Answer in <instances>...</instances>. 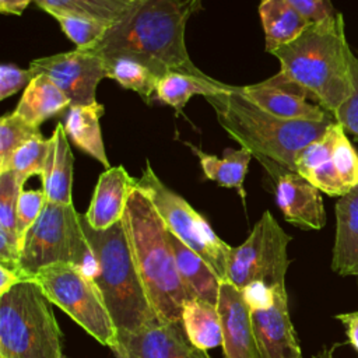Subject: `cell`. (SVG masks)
Listing matches in <instances>:
<instances>
[{"label": "cell", "mask_w": 358, "mask_h": 358, "mask_svg": "<svg viewBox=\"0 0 358 358\" xmlns=\"http://www.w3.org/2000/svg\"><path fill=\"white\" fill-rule=\"evenodd\" d=\"M201 8L203 0H133L91 50L102 57L136 59L159 78L171 71L208 77L193 64L185 45L186 22Z\"/></svg>", "instance_id": "6da1fadb"}, {"label": "cell", "mask_w": 358, "mask_h": 358, "mask_svg": "<svg viewBox=\"0 0 358 358\" xmlns=\"http://www.w3.org/2000/svg\"><path fill=\"white\" fill-rule=\"evenodd\" d=\"M350 48L343 14L313 22L292 42L271 52L280 71L302 87L319 106L331 115L352 94Z\"/></svg>", "instance_id": "7a4b0ae2"}, {"label": "cell", "mask_w": 358, "mask_h": 358, "mask_svg": "<svg viewBox=\"0 0 358 358\" xmlns=\"http://www.w3.org/2000/svg\"><path fill=\"white\" fill-rule=\"evenodd\" d=\"M206 99L213 106L221 127L241 147L260 161H273L294 172L299 152L320 138L336 122L334 117L320 122L277 117L243 96L238 85L208 95Z\"/></svg>", "instance_id": "3957f363"}, {"label": "cell", "mask_w": 358, "mask_h": 358, "mask_svg": "<svg viewBox=\"0 0 358 358\" xmlns=\"http://www.w3.org/2000/svg\"><path fill=\"white\" fill-rule=\"evenodd\" d=\"M122 224L158 322H179L183 305L190 298L176 268L168 229L151 200L137 186L129 196Z\"/></svg>", "instance_id": "277c9868"}, {"label": "cell", "mask_w": 358, "mask_h": 358, "mask_svg": "<svg viewBox=\"0 0 358 358\" xmlns=\"http://www.w3.org/2000/svg\"><path fill=\"white\" fill-rule=\"evenodd\" d=\"M80 224L96 260L94 277L119 336L157 324L158 317L136 267L122 221L106 229H94L84 214Z\"/></svg>", "instance_id": "5b68a950"}, {"label": "cell", "mask_w": 358, "mask_h": 358, "mask_svg": "<svg viewBox=\"0 0 358 358\" xmlns=\"http://www.w3.org/2000/svg\"><path fill=\"white\" fill-rule=\"evenodd\" d=\"M52 305L34 280L0 295V358H63Z\"/></svg>", "instance_id": "8992f818"}, {"label": "cell", "mask_w": 358, "mask_h": 358, "mask_svg": "<svg viewBox=\"0 0 358 358\" xmlns=\"http://www.w3.org/2000/svg\"><path fill=\"white\" fill-rule=\"evenodd\" d=\"M69 263L95 277L96 260L80 224V214L73 204L46 201L39 218L25 235L20 270L32 280L42 268Z\"/></svg>", "instance_id": "52a82bcc"}, {"label": "cell", "mask_w": 358, "mask_h": 358, "mask_svg": "<svg viewBox=\"0 0 358 358\" xmlns=\"http://www.w3.org/2000/svg\"><path fill=\"white\" fill-rule=\"evenodd\" d=\"M32 280L53 305L67 313L98 343L110 350L117 347L116 327L92 277L74 264L57 263L39 270Z\"/></svg>", "instance_id": "ba28073f"}, {"label": "cell", "mask_w": 358, "mask_h": 358, "mask_svg": "<svg viewBox=\"0 0 358 358\" xmlns=\"http://www.w3.org/2000/svg\"><path fill=\"white\" fill-rule=\"evenodd\" d=\"M136 186L151 200L168 231L196 252L224 281L232 248L214 232L207 220L180 194L169 189L148 161L141 176L136 179Z\"/></svg>", "instance_id": "9c48e42d"}, {"label": "cell", "mask_w": 358, "mask_h": 358, "mask_svg": "<svg viewBox=\"0 0 358 358\" xmlns=\"http://www.w3.org/2000/svg\"><path fill=\"white\" fill-rule=\"evenodd\" d=\"M291 236L280 227L267 210L255 224L246 241L232 248L225 280L245 288L252 281H263L273 288H285V274L289 266L288 245Z\"/></svg>", "instance_id": "30bf717a"}, {"label": "cell", "mask_w": 358, "mask_h": 358, "mask_svg": "<svg viewBox=\"0 0 358 358\" xmlns=\"http://www.w3.org/2000/svg\"><path fill=\"white\" fill-rule=\"evenodd\" d=\"M295 165L299 175L331 197L358 185V154L337 122L299 152Z\"/></svg>", "instance_id": "8fae6325"}, {"label": "cell", "mask_w": 358, "mask_h": 358, "mask_svg": "<svg viewBox=\"0 0 358 358\" xmlns=\"http://www.w3.org/2000/svg\"><path fill=\"white\" fill-rule=\"evenodd\" d=\"M28 69L34 76H48L70 99L71 105L96 102V85L102 78H106L103 59L91 49L81 48L35 59L29 63Z\"/></svg>", "instance_id": "7c38bea8"}, {"label": "cell", "mask_w": 358, "mask_h": 358, "mask_svg": "<svg viewBox=\"0 0 358 358\" xmlns=\"http://www.w3.org/2000/svg\"><path fill=\"white\" fill-rule=\"evenodd\" d=\"M263 166L274 179V196L285 221L302 229H322L326 211L320 190L298 172L262 159Z\"/></svg>", "instance_id": "4fadbf2b"}, {"label": "cell", "mask_w": 358, "mask_h": 358, "mask_svg": "<svg viewBox=\"0 0 358 358\" xmlns=\"http://www.w3.org/2000/svg\"><path fill=\"white\" fill-rule=\"evenodd\" d=\"M238 91L263 110L282 119L326 120L333 117L330 112L310 103L309 94L281 71L257 84L238 87Z\"/></svg>", "instance_id": "5bb4252c"}, {"label": "cell", "mask_w": 358, "mask_h": 358, "mask_svg": "<svg viewBox=\"0 0 358 358\" xmlns=\"http://www.w3.org/2000/svg\"><path fill=\"white\" fill-rule=\"evenodd\" d=\"M116 358H210L186 336L182 320L157 323L137 333L117 337Z\"/></svg>", "instance_id": "9a60e30c"}, {"label": "cell", "mask_w": 358, "mask_h": 358, "mask_svg": "<svg viewBox=\"0 0 358 358\" xmlns=\"http://www.w3.org/2000/svg\"><path fill=\"white\" fill-rule=\"evenodd\" d=\"M217 308L222 330L225 358H260L253 333L252 310L242 291L224 280L220 285Z\"/></svg>", "instance_id": "2e32d148"}, {"label": "cell", "mask_w": 358, "mask_h": 358, "mask_svg": "<svg viewBox=\"0 0 358 358\" xmlns=\"http://www.w3.org/2000/svg\"><path fill=\"white\" fill-rule=\"evenodd\" d=\"M252 323L260 358H303L289 316L287 289L275 291L270 309L252 310Z\"/></svg>", "instance_id": "e0dca14e"}, {"label": "cell", "mask_w": 358, "mask_h": 358, "mask_svg": "<svg viewBox=\"0 0 358 358\" xmlns=\"http://www.w3.org/2000/svg\"><path fill=\"white\" fill-rule=\"evenodd\" d=\"M136 187L123 165L110 166L98 178L85 220L94 229H106L122 221L129 196Z\"/></svg>", "instance_id": "ac0fdd59"}, {"label": "cell", "mask_w": 358, "mask_h": 358, "mask_svg": "<svg viewBox=\"0 0 358 358\" xmlns=\"http://www.w3.org/2000/svg\"><path fill=\"white\" fill-rule=\"evenodd\" d=\"M331 270L344 277H358V185L336 203Z\"/></svg>", "instance_id": "d6986e66"}, {"label": "cell", "mask_w": 358, "mask_h": 358, "mask_svg": "<svg viewBox=\"0 0 358 358\" xmlns=\"http://www.w3.org/2000/svg\"><path fill=\"white\" fill-rule=\"evenodd\" d=\"M67 134L62 123H57L49 144V152L42 178V190L46 200L59 204L71 203L74 157L70 150Z\"/></svg>", "instance_id": "ffe728a7"}, {"label": "cell", "mask_w": 358, "mask_h": 358, "mask_svg": "<svg viewBox=\"0 0 358 358\" xmlns=\"http://www.w3.org/2000/svg\"><path fill=\"white\" fill-rule=\"evenodd\" d=\"M168 239L175 255L179 277L189 298H201L217 305L221 285L218 275L196 252L187 248L169 231Z\"/></svg>", "instance_id": "44dd1931"}, {"label": "cell", "mask_w": 358, "mask_h": 358, "mask_svg": "<svg viewBox=\"0 0 358 358\" xmlns=\"http://www.w3.org/2000/svg\"><path fill=\"white\" fill-rule=\"evenodd\" d=\"M103 110V105L98 102L88 105H71L64 113L62 124L67 137L81 151L95 158L108 169L110 166L105 152L99 123Z\"/></svg>", "instance_id": "7402d4cb"}, {"label": "cell", "mask_w": 358, "mask_h": 358, "mask_svg": "<svg viewBox=\"0 0 358 358\" xmlns=\"http://www.w3.org/2000/svg\"><path fill=\"white\" fill-rule=\"evenodd\" d=\"M70 105V99L48 76L36 74L24 90L14 113L39 129L45 120L69 109Z\"/></svg>", "instance_id": "603a6c76"}, {"label": "cell", "mask_w": 358, "mask_h": 358, "mask_svg": "<svg viewBox=\"0 0 358 358\" xmlns=\"http://www.w3.org/2000/svg\"><path fill=\"white\" fill-rule=\"evenodd\" d=\"M259 14L268 53L292 42L310 25L287 0H260Z\"/></svg>", "instance_id": "cb8c5ba5"}, {"label": "cell", "mask_w": 358, "mask_h": 358, "mask_svg": "<svg viewBox=\"0 0 358 358\" xmlns=\"http://www.w3.org/2000/svg\"><path fill=\"white\" fill-rule=\"evenodd\" d=\"M186 145L199 158L200 166L207 179L214 180L215 183H218L222 187L235 189L239 193L242 201L245 203L246 192L243 189V180L248 173L249 162L253 157L250 151H248L243 147H241L239 150L225 148L222 151L224 157L218 158L215 155L201 151L200 148H197L193 144L187 143Z\"/></svg>", "instance_id": "d4e9b609"}, {"label": "cell", "mask_w": 358, "mask_h": 358, "mask_svg": "<svg viewBox=\"0 0 358 358\" xmlns=\"http://www.w3.org/2000/svg\"><path fill=\"white\" fill-rule=\"evenodd\" d=\"M231 88V84L220 83L211 77L201 78L185 73L171 71L159 78L154 98L158 102L169 105L175 110L180 112L186 106L187 101L194 95H203L206 98Z\"/></svg>", "instance_id": "484cf974"}, {"label": "cell", "mask_w": 358, "mask_h": 358, "mask_svg": "<svg viewBox=\"0 0 358 358\" xmlns=\"http://www.w3.org/2000/svg\"><path fill=\"white\" fill-rule=\"evenodd\" d=\"M180 320L187 338L197 348L207 351L222 345L221 319L217 305L201 298H190L183 305Z\"/></svg>", "instance_id": "4316f807"}, {"label": "cell", "mask_w": 358, "mask_h": 358, "mask_svg": "<svg viewBox=\"0 0 358 358\" xmlns=\"http://www.w3.org/2000/svg\"><path fill=\"white\" fill-rule=\"evenodd\" d=\"M34 3L52 17L74 15L113 25L129 11L133 0H34Z\"/></svg>", "instance_id": "83f0119b"}, {"label": "cell", "mask_w": 358, "mask_h": 358, "mask_svg": "<svg viewBox=\"0 0 358 358\" xmlns=\"http://www.w3.org/2000/svg\"><path fill=\"white\" fill-rule=\"evenodd\" d=\"M102 57V56H101ZM106 67V77L117 81L120 87L137 92L144 102L151 103L159 77L141 62L126 57L113 56L102 57Z\"/></svg>", "instance_id": "f1b7e54d"}, {"label": "cell", "mask_w": 358, "mask_h": 358, "mask_svg": "<svg viewBox=\"0 0 358 358\" xmlns=\"http://www.w3.org/2000/svg\"><path fill=\"white\" fill-rule=\"evenodd\" d=\"M49 144L50 140L45 138L39 133L25 141L13 155L8 169L15 172L17 179L22 186L28 178L34 175H43L49 152Z\"/></svg>", "instance_id": "f546056e"}, {"label": "cell", "mask_w": 358, "mask_h": 358, "mask_svg": "<svg viewBox=\"0 0 358 358\" xmlns=\"http://www.w3.org/2000/svg\"><path fill=\"white\" fill-rule=\"evenodd\" d=\"M39 133V129L28 124L14 112L4 115L0 120V172L8 171L15 151Z\"/></svg>", "instance_id": "4dcf8cb0"}, {"label": "cell", "mask_w": 358, "mask_h": 358, "mask_svg": "<svg viewBox=\"0 0 358 358\" xmlns=\"http://www.w3.org/2000/svg\"><path fill=\"white\" fill-rule=\"evenodd\" d=\"M53 18L59 22L62 31L69 36V39L81 49L94 48L112 27L96 20L74 15H55Z\"/></svg>", "instance_id": "1f68e13d"}, {"label": "cell", "mask_w": 358, "mask_h": 358, "mask_svg": "<svg viewBox=\"0 0 358 358\" xmlns=\"http://www.w3.org/2000/svg\"><path fill=\"white\" fill-rule=\"evenodd\" d=\"M22 187L14 171L0 172V229L14 236H17V204Z\"/></svg>", "instance_id": "d6a6232c"}, {"label": "cell", "mask_w": 358, "mask_h": 358, "mask_svg": "<svg viewBox=\"0 0 358 358\" xmlns=\"http://www.w3.org/2000/svg\"><path fill=\"white\" fill-rule=\"evenodd\" d=\"M45 192L41 190H22L17 204V238L22 249L25 235L39 218L45 204H46Z\"/></svg>", "instance_id": "836d02e7"}, {"label": "cell", "mask_w": 358, "mask_h": 358, "mask_svg": "<svg viewBox=\"0 0 358 358\" xmlns=\"http://www.w3.org/2000/svg\"><path fill=\"white\" fill-rule=\"evenodd\" d=\"M350 71L352 80V94L351 96L338 106L333 113L334 120L341 124L345 133L351 134L355 141H358V59L350 52L348 55Z\"/></svg>", "instance_id": "e575fe53"}, {"label": "cell", "mask_w": 358, "mask_h": 358, "mask_svg": "<svg viewBox=\"0 0 358 358\" xmlns=\"http://www.w3.org/2000/svg\"><path fill=\"white\" fill-rule=\"evenodd\" d=\"M34 77L29 69L24 70L13 63H3L0 66V99L14 95L22 88L25 90Z\"/></svg>", "instance_id": "d590c367"}, {"label": "cell", "mask_w": 358, "mask_h": 358, "mask_svg": "<svg viewBox=\"0 0 358 358\" xmlns=\"http://www.w3.org/2000/svg\"><path fill=\"white\" fill-rule=\"evenodd\" d=\"M277 289L282 288H273L263 281H252L241 291L250 310H267L274 305Z\"/></svg>", "instance_id": "8d00e7d4"}, {"label": "cell", "mask_w": 358, "mask_h": 358, "mask_svg": "<svg viewBox=\"0 0 358 358\" xmlns=\"http://www.w3.org/2000/svg\"><path fill=\"white\" fill-rule=\"evenodd\" d=\"M310 24L336 15L331 0H287Z\"/></svg>", "instance_id": "74e56055"}, {"label": "cell", "mask_w": 358, "mask_h": 358, "mask_svg": "<svg viewBox=\"0 0 358 358\" xmlns=\"http://www.w3.org/2000/svg\"><path fill=\"white\" fill-rule=\"evenodd\" d=\"M334 319L341 322V324L345 329V334L350 345L358 352V310L337 313Z\"/></svg>", "instance_id": "f35d334b"}, {"label": "cell", "mask_w": 358, "mask_h": 358, "mask_svg": "<svg viewBox=\"0 0 358 358\" xmlns=\"http://www.w3.org/2000/svg\"><path fill=\"white\" fill-rule=\"evenodd\" d=\"M25 280L27 278L22 274H20L18 271L11 270V268L0 264V295L7 292L15 284H18L21 281H25Z\"/></svg>", "instance_id": "ab89813d"}, {"label": "cell", "mask_w": 358, "mask_h": 358, "mask_svg": "<svg viewBox=\"0 0 358 358\" xmlns=\"http://www.w3.org/2000/svg\"><path fill=\"white\" fill-rule=\"evenodd\" d=\"M32 0H0L1 14L21 15Z\"/></svg>", "instance_id": "60d3db41"}, {"label": "cell", "mask_w": 358, "mask_h": 358, "mask_svg": "<svg viewBox=\"0 0 358 358\" xmlns=\"http://www.w3.org/2000/svg\"><path fill=\"white\" fill-rule=\"evenodd\" d=\"M333 352H334V347H324L313 358H334Z\"/></svg>", "instance_id": "b9f144b4"}, {"label": "cell", "mask_w": 358, "mask_h": 358, "mask_svg": "<svg viewBox=\"0 0 358 358\" xmlns=\"http://www.w3.org/2000/svg\"><path fill=\"white\" fill-rule=\"evenodd\" d=\"M134 1H141V0H134Z\"/></svg>", "instance_id": "7bdbcfd3"}]
</instances>
